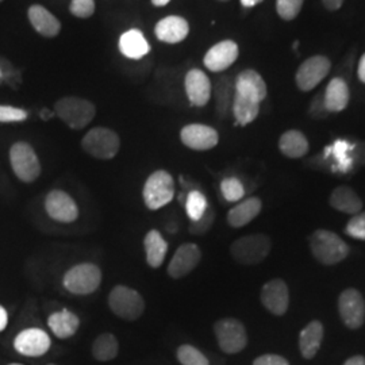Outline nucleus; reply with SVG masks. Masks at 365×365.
<instances>
[{
	"label": "nucleus",
	"mask_w": 365,
	"mask_h": 365,
	"mask_svg": "<svg viewBox=\"0 0 365 365\" xmlns=\"http://www.w3.org/2000/svg\"><path fill=\"white\" fill-rule=\"evenodd\" d=\"M0 1H3V0H0Z\"/></svg>",
	"instance_id": "54"
},
{
	"label": "nucleus",
	"mask_w": 365,
	"mask_h": 365,
	"mask_svg": "<svg viewBox=\"0 0 365 365\" xmlns=\"http://www.w3.org/2000/svg\"><path fill=\"white\" fill-rule=\"evenodd\" d=\"M49 217L61 223H72L78 218V207L73 197L61 190H53L45 199Z\"/></svg>",
	"instance_id": "12"
},
{
	"label": "nucleus",
	"mask_w": 365,
	"mask_h": 365,
	"mask_svg": "<svg viewBox=\"0 0 365 365\" xmlns=\"http://www.w3.org/2000/svg\"><path fill=\"white\" fill-rule=\"evenodd\" d=\"M202 259L200 248L195 244H182L175 252L167 272L172 279H182L192 272Z\"/></svg>",
	"instance_id": "16"
},
{
	"label": "nucleus",
	"mask_w": 365,
	"mask_h": 365,
	"mask_svg": "<svg viewBox=\"0 0 365 365\" xmlns=\"http://www.w3.org/2000/svg\"><path fill=\"white\" fill-rule=\"evenodd\" d=\"M71 14L78 18H90L95 13L93 0H72L69 6Z\"/></svg>",
	"instance_id": "40"
},
{
	"label": "nucleus",
	"mask_w": 365,
	"mask_h": 365,
	"mask_svg": "<svg viewBox=\"0 0 365 365\" xmlns=\"http://www.w3.org/2000/svg\"><path fill=\"white\" fill-rule=\"evenodd\" d=\"M322 3L329 11H337L344 4V0H322Z\"/></svg>",
	"instance_id": "43"
},
{
	"label": "nucleus",
	"mask_w": 365,
	"mask_h": 365,
	"mask_svg": "<svg viewBox=\"0 0 365 365\" xmlns=\"http://www.w3.org/2000/svg\"><path fill=\"white\" fill-rule=\"evenodd\" d=\"M235 93L252 99L257 103H261L268 93L264 78H261L259 72L253 69L242 71L235 78Z\"/></svg>",
	"instance_id": "19"
},
{
	"label": "nucleus",
	"mask_w": 365,
	"mask_h": 365,
	"mask_svg": "<svg viewBox=\"0 0 365 365\" xmlns=\"http://www.w3.org/2000/svg\"><path fill=\"white\" fill-rule=\"evenodd\" d=\"M53 115H56V114H54V113H51V111H49V110H46V108H45V110H42V113H41V117H42L43 120H48V119H51Z\"/></svg>",
	"instance_id": "48"
},
{
	"label": "nucleus",
	"mask_w": 365,
	"mask_h": 365,
	"mask_svg": "<svg viewBox=\"0 0 365 365\" xmlns=\"http://www.w3.org/2000/svg\"><path fill=\"white\" fill-rule=\"evenodd\" d=\"M331 63L325 56H313L300 64L297 72V86L302 91L314 90L330 72Z\"/></svg>",
	"instance_id": "11"
},
{
	"label": "nucleus",
	"mask_w": 365,
	"mask_h": 365,
	"mask_svg": "<svg viewBox=\"0 0 365 365\" xmlns=\"http://www.w3.org/2000/svg\"><path fill=\"white\" fill-rule=\"evenodd\" d=\"M10 161L14 173L19 180L33 182L41 175V164L34 149L26 143H16L11 146Z\"/></svg>",
	"instance_id": "9"
},
{
	"label": "nucleus",
	"mask_w": 365,
	"mask_h": 365,
	"mask_svg": "<svg viewBox=\"0 0 365 365\" xmlns=\"http://www.w3.org/2000/svg\"><path fill=\"white\" fill-rule=\"evenodd\" d=\"M144 202L149 210H160L175 196V180L167 170L153 172L145 182Z\"/></svg>",
	"instance_id": "5"
},
{
	"label": "nucleus",
	"mask_w": 365,
	"mask_h": 365,
	"mask_svg": "<svg viewBox=\"0 0 365 365\" xmlns=\"http://www.w3.org/2000/svg\"><path fill=\"white\" fill-rule=\"evenodd\" d=\"M9 324V314L3 306H0V331H3Z\"/></svg>",
	"instance_id": "44"
},
{
	"label": "nucleus",
	"mask_w": 365,
	"mask_h": 365,
	"mask_svg": "<svg viewBox=\"0 0 365 365\" xmlns=\"http://www.w3.org/2000/svg\"><path fill=\"white\" fill-rule=\"evenodd\" d=\"M48 365H56V364H48Z\"/></svg>",
	"instance_id": "53"
},
{
	"label": "nucleus",
	"mask_w": 365,
	"mask_h": 365,
	"mask_svg": "<svg viewBox=\"0 0 365 365\" xmlns=\"http://www.w3.org/2000/svg\"><path fill=\"white\" fill-rule=\"evenodd\" d=\"M345 232L353 238L365 240V212H359L353 215V218H351V221L348 222L345 227Z\"/></svg>",
	"instance_id": "38"
},
{
	"label": "nucleus",
	"mask_w": 365,
	"mask_h": 365,
	"mask_svg": "<svg viewBox=\"0 0 365 365\" xmlns=\"http://www.w3.org/2000/svg\"><path fill=\"white\" fill-rule=\"evenodd\" d=\"M27 14H29L31 26L34 27V30L41 36L52 38L60 33V30H61L60 21L45 7H42L39 4H34L29 9Z\"/></svg>",
	"instance_id": "21"
},
{
	"label": "nucleus",
	"mask_w": 365,
	"mask_h": 365,
	"mask_svg": "<svg viewBox=\"0 0 365 365\" xmlns=\"http://www.w3.org/2000/svg\"><path fill=\"white\" fill-rule=\"evenodd\" d=\"M220 1H229V0H220Z\"/></svg>",
	"instance_id": "50"
},
{
	"label": "nucleus",
	"mask_w": 365,
	"mask_h": 365,
	"mask_svg": "<svg viewBox=\"0 0 365 365\" xmlns=\"http://www.w3.org/2000/svg\"><path fill=\"white\" fill-rule=\"evenodd\" d=\"M357 73H359V78L361 80V83H364L365 84V54H363V57H361V60H360V63H359V71H357Z\"/></svg>",
	"instance_id": "46"
},
{
	"label": "nucleus",
	"mask_w": 365,
	"mask_h": 365,
	"mask_svg": "<svg viewBox=\"0 0 365 365\" xmlns=\"http://www.w3.org/2000/svg\"><path fill=\"white\" fill-rule=\"evenodd\" d=\"M261 303L269 313L282 317L287 313L289 294L284 280L274 279L264 284L261 289Z\"/></svg>",
	"instance_id": "14"
},
{
	"label": "nucleus",
	"mask_w": 365,
	"mask_h": 365,
	"mask_svg": "<svg viewBox=\"0 0 365 365\" xmlns=\"http://www.w3.org/2000/svg\"><path fill=\"white\" fill-rule=\"evenodd\" d=\"M349 88L345 80L334 78L327 84V91L324 93V102L329 113H339L346 108L349 103Z\"/></svg>",
	"instance_id": "24"
},
{
	"label": "nucleus",
	"mask_w": 365,
	"mask_h": 365,
	"mask_svg": "<svg viewBox=\"0 0 365 365\" xmlns=\"http://www.w3.org/2000/svg\"><path fill=\"white\" fill-rule=\"evenodd\" d=\"M157 38L165 43H178L187 38L190 33L188 22L176 15H170L161 19L155 27Z\"/></svg>",
	"instance_id": "20"
},
{
	"label": "nucleus",
	"mask_w": 365,
	"mask_h": 365,
	"mask_svg": "<svg viewBox=\"0 0 365 365\" xmlns=\"http://www.w3.org/2000/svg\"><path fill=\"white\" fill-rule=\"evenodd\" d=\"M253 365H289L287 360L282 356H277V354H264L257 357Z\"/></svg>",
	"instance_id": "41"
},
{
	"label": "nucleus",
	"mask_w": 365,
	"mask_h": 365,
	"mask_svg": "<svg viewBox=\"0 0 365 365\" xmlns=\"http://www.w3.org/2000/svg\"><path fill=\"white\" fill-rule=\"evenodd\" d=\"M344 365H365V357L364 356H353L351 359H348Z\"/></svg>",
	"instance_id": "45"
},
{
	"label": "nucleus",
	"mask_w": 365,
	"mask_h": 365,
	"mask_svg": "<svg viewBox=\"0 0 365 365\" xmlns=\"http://www.w3.org/2000/svg\"><path fill=\"white\" fill-rule=\"evenodd\" d=\"M182 144L194 150H210L220 141L218 131L200 123L187 125L180 131Z\"/></svg>",
	"instance_id": "15"
},
{
	"label": "nucleus",
	"mask_w": 365,
	"mask_h": 365,
	"mask_svg": "<svg viewBox=\"0 0 365 365\" xmlns=\"http://www.w3.org/2000/svg\"><path fill=\"white\" fill-rule=\"evenodd\" d=\"M303 0H276V11L284 21H292L299 15Z\"/></svg>",
	"instance_id": "36"
},
{
	"label": "nucleus",
	"mask_w": 365,
	"mask_h": 365,
	"mask_svg": "<svg viewBox=\"0 0 365 365\" xmlns=\"http://www.w3.org/2000/svg\"><path fill=\"white\" fill-rule=\"evenodd\" d=\"M0 78H1V71H0Z\"/></svg>",
	"instance_id": "51"
},
{
	"label": "nucleus",
	"mask_w": 365,
	"mask_h": 365,
	"mask_svg": "<svg viewBox=\"0 0 365 365\" xmlns=\"http://www.w3.org/2000/svg\"><path fill=\"white\" fill-rule=\"evenodd\" d=\"M52 339L46 331L42 329H26L21 331L14 339V348L16 352L29 356V357H39L51 349Z\"/></svg>",
	"instance_id": "13"
},
{
	"label": "nucleus",
	"mask_w": 365,
	"mask_h": 365,
	"mask_svg": "<svg viewBox=\"0 0 365 365\" xmlns=\"http://www.w3.org/2000/svg\"><path fill=\"white\" fill-rule=\"evenodd\" d=\"M339 317L342 322L352 329H360L365 321V302L360 291L354 288L345 289L339 299Z\"/></svg>",
	"instance_id": "10"
},
{
	"label": "nucleus",
	"mask_w": 365,
	"mask_h": 365,
	"mask_svg": "<svg viewBox=\"0 0 365 365\" xmlns=\"http://www.w3.org/2000/svg\"><path fill=\"white\" fill-rule=\"evenodd\" d=\"M329 203L333 209L339 210L341 212L356 215L361 212L363 202L359 195L353 191L352 188L346 185L337 187L329 199Z\"/></svg>",
	"instance_id": "26"
},
{
	"label": "nucleus",
	"mask_w": 365,
	"mask_h": 365,
	"mask_svg": "<svg viewBox=\"0 0 365 365\" xmlns=\"http://www.w3.org/2000/svg\"><path fill=\"white\" fill-rule=\"evenodd\" d=\"M176 356L182 365H210L207 357L192 345L179 346Z\"/></svg>",
	"instance_id": "34"
},
{
	"label": "nucleus",
	"mask_w": 365,
	"mask_h": 365,
	"mask_svg": "<svg viewBox=\"0 0 365 365\" xmlns=\"http://www.w3.org/2000/svg\"><path fill=\"white\" fill-rule=\"evenodd\" d=\"M110 310L126 321H137L145 312V300L141 294L126 286H115L108 295Z\"/></svg>",
	"instance_id": "4"
},
{
	"label": "nucleus",
	"mask_w": 365,
	"mask_h": 365,
	"mask_svg": "<svg viewBox=\"0 0 365 365\" xmlns=\"http://www.w3.org/2000/svg\"><path fill=\"white\" fill-rule=\"evenodd\" d=\"M310 248L314 257L324 265H336L349 255L346 242L336 233L325 229L314 232L310 238Z\"/></svg>",
	"instance_id": "1"
},
{
	"label": "nucleus",
	"mask_w": 365,
	"mask_h": 365,
	"mask_svg": "<svg viewBox=\"0 0 365 365\" xmlns=\"http://www.w3.org/2000/svg\"><path fill=\"white\" fill-rule=\"evenodd\" d=\"M232 111L235 114L237 123L241 125V126H247L249 123H252L256 118L259 117L260 103L235 93Z\"/></svg>",
	"instance_id": "31"
},
{
	"label": "nucleus",
	"mask_w": 365,
	"mask_h": 365,
	"mask_svg": "<svg viewBox=\"0 0 365 365\" xmlns=\"http://www.w3.org/2000/svg\"><path fill=\"white\" fill-rule=\"evenodd\" d=\"M214 220H215V211H214L212 207H210L209 206L207 210H206V212L203 214V217H202L200 220H197V221L191 223L190 232L195 235H205V233L209 232L210 227L212 226Z\"/></svg>",
	"instance_id": "37"
},
{
	"label": "nucleus",
	"mask_w": 365,
	"mask_h": 365,
	"mask_svg": "<svg viewBox=\"0 0 365 365\" xmlns=\"http://www.w3.org/2000/svg\"><path fill=\"white\" fill-rule=\"evenodd\" d=\"M218 345L222 351L229 354L240 353L248 344L245 327L235 318H223L214 325Z\"/></svg>",
	"instance_id": "8"
},
{
	"label": "nucleus",
	"mask_w": 365,
	"mask_h": 365,
	"mask_svg": "<svg viewBox=\"0 0 365 365\" xmlns=\"http://www.w3.org/2000/svg\"><path fill=\"white\" fill-rule=\"evenodd\" d=\"M261 207L262 203L259 197H248L227 212V223L235 229L244 227L260 214Z\"/></svg>",
	"instance_id": "23"
},
{
	"label": "nucleus",
	"mask_w": 365,
	"mask_h": 365,
	"mask_svg": "<svg viewBox=\"0 0 365 365\" xmlns=\"http://www.w3.org/2000/svg\"><path fill=\"white\" fill-rule=\"evenodd\" d=\"M324 339V325L319 321H312L299 334L300 353L304 359H313L321 348Z\"/></svg>",
	"instance_id": "25"
},
{
	"label": "nucleus",
	"mask_w": 365,
	"mask_h": 365,
	"mask_svg": "<svg viewBox=\"0 0 365 365\" xmlns=\"http://www.w3.org/2000/svg\"><path fill=\"white\" fill-rule=\"evenodd\" d=\"M238 58V45L232 39L221 41L214 45L205 56V66L211 72H223L233 66Z\"/></svg>",
	"instance_id": "17"
},
{
	"label": "nucleus",
	"mask_w": 365,
	"mask_h": 365,
	"mask_svg": "<svg viewBox=\"0 0 365 365\" xmlns=\"http://www.w3.org/2000/svg\"><path fill=\"white\" fill-rule=\"evenodd\" d=\"M48 325L57 339H66L76 334L80 327V319L76 314L63 310L53 313L48 319Z\"/></svg>",
	"instance_id": "28"
},
{
	"label": "nucleus",
	"mask_w": 365,
	"mask_h": 365,
	"mask_svg": "<svg viewBox=\"0 0 365 365\" xmlns=\"http://www.w3.org/2000/svg\"><path fill=\"white\" fill-rule=\"evenodd\" d=\"M209 207L207 199L200 191H191L185 200V211L191 222L197 221L203 217Z\"/></svg>",
	"instance_id": "33"
},
{
	"label": "nucleus",
	"mask_w": 365,
	"mask_h": 365,
	"mask_svg": "<svg viewBox=\"0 0 365 365\" xmlns=\"http://www.w3.org/2000/svg\"><path fill=\"white\" fill-rule=\"evenodd\" d=\"M119 51L128 58L140 60L149 53L150 46H149V42L145 38L144 34L141 33V30L131 29L120 36Z\"/></svg>",
	"instance_id": "22"
},
{
	"label": "nucleus",
	"mask_w": 365,
	"mask_h": 365,
	"mask_svg": "<svg viewBox=\"0 0 365 365\" xmlns=\"http://www.w3.org/2000/svg\"><path fill=\"white\" fill-rule=\"evenodd\" d=\"M54 114L71 129L81 130L91 123L96 114V108L91 102L86 99L76 96H66L56 102Z\"/></svg>",
	"instance_id": "2"
},
{
	"label": "nucleus",
	"mask_w": 365,
	"mask_h": 365,
	"mask_svg": "<svg viewBox=\"0 0 365 365\" xmlns=\"http://www.w3.org/2000/svg\"><path fill=\"white\" fill-rule=\"evenodd\" d=\"M327 111V107H325V102H324V95L319 93L315 101L313 102V105L310 106V114H313L314 117H325Z\"/></svg>",
	"instance_id": "42"
},
{
	"label": "nucleus",
	"mask_w": 365,
	"mask_h": 365,
	"mask_svg": "<svg viewBox=\"0 0 365 365\" xmlns=\"http://www.w3.org/2000/svg\"><path fill=\"white\" fill-rule=\"evenodd\" d=\"M81 146L90 156L99 160H110L117 156L120 140L117 133L111 129L93 128L84 135Z\"/></svg>",
	"instance_id": "7"
},
{
	"label": "nucleus",
	"mask_w": 365,
	"mask_h": 365,
	"mask_svg": "<svg viewBox=\"0 0 365 365\" xmlns=\"http://www.w3.org/2000/svg\"><path fill=\"white\" fill-rule=\"evenodd\" d=\"M221 191L223 197L227 202H238L245 195V188L242 182L235 178H227L221 182Z\"/></svg>",
	"instance_id": "35"
},
{
	"label": "nucleus",
	"mask_w": 365,
	"mask_h": 365,
	"mask_svg": "<svg viewBox=\"0 0 365 365\" xmlns=\"http://www.w3.org/2000/svg\"><path fill=\"white\" fill-rule=\"evenodd\" d=\"M262 0H241V4L245 7V9H252L257 4H260Z\"/></svg>",
	"instance_id": "47"
},
{
	"label": "nucleus",
	"mask_w": 365,
	"mask_h": 365,
	"mask_svg": "<svg viewBox=\"0 0 365 365\" xmlns=\"http://www.w3.org/2000/svg\"><path fill=\"white\" fill-rule=\"evenodd\" d=\"M271 252V240L265 235H249L235 240L230 253L237 262L242 265H256L268 257Z\"/></svg>",
	"instance_id": "3"
},
{
	"label": "nucleus",
	"mask_w": 365,
	"mask_h": 365,
	"mask_svg": "<svg viewBox=\"0 0 365 365\" xmlns=\"http://www.w3.org/2000/svg\"><path fill=\"white\" fill-rule=\"evenodd\" d=\"M185 92L191 105L203 107L209 103L211 98V81L200 69H191L185 75Z\"/></svg>",
	"instance_id": "18"
},
{
	"label": "nucleus",
	"mask_w": 365,
	"mask_h": 365,
	"mask_svg": "<svg viewBox=\"0 0 365 365\" xmlns=\"http://www.w3.org/2000/svg\"><path fill=\"white\" fill-rule=\"evenodd\" d=\"M170 0H152V3L157 6V7H164L170 3Z\"/></svg>",
	"instance_id": "49"
},
{
	"label": "nucleus",
	"mask_w": 365,
	"mask_h": 365,
	"mask_svg": "<svg viewBox=\"0 0 365 365\" xmlns=\"http://www.w3.org/2000/svg\"><path fill=\"white\" fill-rule=\"evenodd\" d=\"M119 352V344L114 334L103 333L92 344V356L98 361L114 360Z\"/></svg>",
	"instance_id": "32"
},
{
	"label": "nucleus",
	"mask_w": 365,
	"mask_h": 365,
	"mask_svg": "<svg viewBox=\"0 0 365 365\" xmlns=\"http://www.w3.org/2000/svg\"><path fill=\"white\" fill-rule=\"evenodd\" d=\"M279 148L284 156L300 158L309 152V141L299 130H288L280 137Z\"/></svg>",
	"instance_id": "30"
},
{
	"label": "nucleus",
	"mask_w": 365,
	"mask_h": 365,
	"mask_svg": "<svg viewBox=\"0 0 365 365\" xmlns=\"http://www.w3.org/2000/svg\"><path fill=\"white\" fill-rule=\"evenodd\" d=\"M102 283V271L91 262L78 264L64 276V286L75 295H88L95 292Z\"/></svg>",
	"instance_id": "6"
},
{
	"label": "nucleus",
	"mask_w": 365,
	"mask_h": 365,
	"mask_svg": "<svg viewBox=\"0 0 365 365\" xmlns=\"http://www.w3.org/2000/svg\"><path fill=\"white\" fill-rule=\"evenodd\" d=\"M146 262L152 268H160L168 253V242L158 230H150L144 238Z\"/></svg>",
	"instance_id": "27"
},
{
	"label": "nucleus",
	"mask_w": 365,
	"mask_h": 365,
	"mask_svg": "<svg viewBox=\"0 0 365 365\" xmlns=\"http://www.w3.org/2000/svg\"><path fill=\"white\" fill-rule=\"evenodd\" d=\"M214 95H215V107L217 113L221 118H227L235 101V87L233 80L227 76L217 78L214 86Z\"/></svg>",
	"instance_id": "29"
},
{
	"label": "nucleus",
	"mask_w": 365,
	"mask_h": 365,
	"mask_svg": "<svg viewBox=\"0 0 365 365\" xmlns=\"http://www.w3.org/2000/svg\"><path fill=\"white\" fill-rule=\"evenodd\" d=\"M10 365H22V364H10Z\"/></svg>",
	"instance_id": "52"
},
{
	"label": "nucleus",
	"mask_w": 365,
	"mask_h": 365,
	"mask_svg": "<svg viewBox=\"0 0 365 365\" xmlns=\"http://www.w3.org/2000/svg\"><path fill=\"white\" fill-rule=\"evenodd\" d=\"M27 119V113L22 108L11 107V106H0V122L11 123V122H22Z\"/></svg>",
	"instance_id": "39"
}]
</instances>
